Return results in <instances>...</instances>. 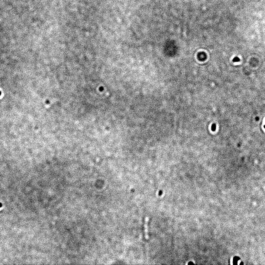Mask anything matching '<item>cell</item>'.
Here are the masks:
<instances>
[{"label": "cell", "instance_id": "6da1fadb", "mask_svg": "<svg viewBox=\"0 0 265 265\" xmlns=\"http://www.w3.org/2000/svg\"><path fill=\"white\" fill-rule=\"evenodd\" d=\"M144 235L146 239L149 238V234H148V219L146 217L145 219L144 224Z\"/></svg>", "mask_w": 265, "mask_h": 265}, {"label": "cell", "instance_id": "7a4b0ae2", "mask_svg": "<svg viewBox=\"0 0 265 265\" xmlns=\"http://www.w3.org/2000/svg\"><path fill=\"white\" fill-rule=\"evenodd\" d=\"M239 61H240V59L238 58V57H235V58L234 59V60H233L234 62H239Z\"/></svg>", "mask_w": 265, "mask_h": 265}, {"label": "cell", "instance_id": "277c9868", "mask_svg": "<svg viewBox=\"0 0 265 265\" xmlns=\"http://www.w3.org/2000/svg\"><path fill=\"white\" fill-rule=\"evenodd\" d=\"M264 127H265V126H264Z\"/></svg>", "mask_w": 265, "mask_h": 265}, {"label": "cell", "instance_id": "3957f363", "mask_svg": "<svg viewBox=\"0 0 265 265\" xmlns=\"http://www.w3.org/2000/svg\"><path fill=\"white\" fill-rule=\"evenodd\" d=\"M216 129V125L215 124H213L212 125V130L213 131H215Z\"/></svg>", "mask_w": 265, "mask_h": 265}]
</instances>
